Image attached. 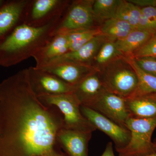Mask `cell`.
I'll return each mask as SVG.
<instances>
[{"instance_id":"6da1fadb","label":"cell","mask_w":156,"mask_h":156,"mask_svg":"<svg viewBox=\"0 0 156 156\" xmlns=\"http://www.w3.org/2000/svg\"><path fill=\"white\" fill-rule=\"evenodd\" d=\"M63 115L32 89L27 68L0 83V156H65L58 151Z\"/></svg>"},{"instance_id":"7a4b0ae2","label":"cell","mask_w":156,"mask_h":156,"mask_svg":"<svg viewBox=\"0 0 156 156\" xmlns=\"http://www.w3.org/2000/svg\"><path fill=\"white\" fill-rule=\"evenodd\" d=\"M61 17L41 27H17L0 41V66L11 67L33 57L53 37Z\"/></svg>"},{"instance_id":"3957f363","label":"cell","mask_w":156,"mask_h":156,"mask_svg":"<svg viewBox=\"0 0 156 156\" xmlns=\"http://www.w3.org/2000/svg\"><path fill=\"white\" fill-rule=\"evenodd\" d=\"M98 72L108 92L128 98L136 91L137 76L126 56L116 58Z\"/></svg>"},{"instance_id":"277c9868","label":"cell","mask_w":156,"mask_h":156,"mask_svg":"<svg viewBox=\"0 0 156 156\" xmlns=\"http://www.w3.org/2000/svg\"><path fill=\"white\" fill-rule=\"evenodd\" d=\"M126 127L131 132V139L126 147L119 152V156H146L156 150L152 136L156 128V117L150 119L130 117Z\"/></svg>"},{"instance_id":"5b68a950","label":"cell","mask_w":156,"mask_h":156,"mask_svg":"<svg viewBox=\"0 0 156 156\" xmlns=\"http://www.w3.org/2000/svg\"><path fill=\"white\" fill-rule=\"evenodd\" d=\"M46 104L56 107L63 115L64 128L93 132L96 130L81 111L80 102L74 93L37 96Z\"/></svg>"},{"instance_id":"8992f818","label":"cell","mask_w":156,"mask_h":156,"mask_svg":"<svg viewBox=\"0 0 156 156\" xmlns=\"http://www.w3.org/2000/svg\"><path fill=\"white\" fill-rule=\"evenodd\" d=\"M95 0L71 1L58 21L54 35L97 28L93 12Z\"/></svg>"},{"instance_id":"52a82bcc","label":"cell","mask_w":156,"mask_h":156,"mask_svg":"<svg viewBox=\"0 0 156 156\" xmlns=\"http://www.w3.org/2000/svg\"><path fill=\"white\" fill-rule=\"evenodd\" d=\"M71 1L30 0L24 14L23 23L41 27L63 15Z\"/></svg>"},{"instance_id":"ba28073f","label":"cell","mask_w":156,"mask_h":156,"mask_svg":"<svg viewBox=\"0 0 156 156\" xmlns=\"http://www.w3.org/2000/svg\"><path fill=\"white\" fill-rule=\"evenodd\" d=\"M80 110L96 129L102 131L112 139L117 152L127 146L131 139V132L128 128L87 106L81 105Z\"/></svg>"},{"instance_id":"9c48e42d","label":"cell","mask_w":156,"mask_h":156,"mask_svg":"<svg viewBox=\"0 0 156 156\" xmlns=\"http://www.w3.org/2000/svg\"><path fill=\"white\" fill-rule=\"evenodd\" d=\"M30 83L37 96L73 93L75 87L56 76L35 66L27 68Z\"/></svg>"},{"instance_id":"30bf717a","label":"cell","mask_w":156,"mask_h":156,"mask_svg":"<svg viewBox=\"0 0 156 156\" xmlns=\"http://www.w3.org/2000/svg\"><path fill=\"white\" fill-rule=\"evenodd\" d=\"M88 108L123 127H126V122L130 117L126 98L105 90Z\"/></svg>"},{"instance_id":"8fae6325","label":"cell","mask_w":156,"mask_h":156,"mask_svg":"<svg viewBox=\"0 0 156 156\" xmlns=\"http://www.w3.org/2000/svg\"><path fill=\"white\" fill-rule=\"evenodd\" d=\"M30 0H8L0 9V41L23 22Z\"/></svg>"},{"instance_id":"7c38bea8","label":"cell","mask_w":156,"mask_h":156,"mask_svg":"<svg viewBox=\"0 0 156 156\" xmlns=\"http://www.w3.org/2000/svg\"><path fill=\"white\" fill-rule=\"evenodd\" d=\"M40 69L56 76L74 87L95 70L91 66L68 61L54 62Z\"/></svg>"},{"instance_id":"4fadbf2b","label":"cell","mask_w":156,"mask_h":156,"mask_svg":"<svg viewBox=\"0 0 156 156\" xmlns=\"http://www.w3.org/2000/svg\"><path fill=\"white\" fill-rule=\"evenodd\" d=\"M92 132L63 128L58 135V143L68 156H88V144Z\"/></svg>"},{"instance_id":"5bb4252c","label":"cell","mask_w":156,"mask_h":156,"mask_svg":"<svg viewBox=\"0 0 156 156\" xmlns=\"http://www.w3.org/2000/svg\"><path fill=\"white\" fill-rule=\"evenodd\" d=\"M69 52V43L66 34L54 35L44 48L34 56L35 67L41 68Z\"/></svg>"},{"instance_id":"9a60e30c","label":"cell","mask_w":156,"mask_h":156,"mask_svg":"<svg viewBox=\"0 0 156 156\" xmlns=\"http://www.w3.org/2000/svg\"><path fill=\"white\" fill-rule=\"evenodd\" d=\"M106 40V38L104 36L101 34H99L95 36L79 50L68 52L63 56L51 62L49 64L58 62L68 61L91 67L93 59Z\"/></svg>"},{"instance_id":"2e32d148","label":"cell","mask_w":156,"mask_h":156,"mask_svg":"<svg viewBox=\"0 0 156 156\" xmlns=\"http://www.w3.org/2000/svg\"><path fill=\"white\" fill-rule=\"evenodd\" d=\"M105 90L99 72L94 70L75 86L73 93L81 105L88 107Z\"/></svg>"},{"instance_id":"e0dca14e","label":"cell","mask_w":156,"mask_h":156,"mask_svg":"<svg viewBox=\"0 0 156 156\" xmlns=\"http://www.w3.org/2000/svg\"><path fill=\"white\" fill-rule=\"evenodd\" d=\"M131 118L150 119L156 117V93L126 98Z\"/></svg>"},{"instance_id":"ac0fdd59","label":"cell","mask_w":156,"mask_h":156,"mask_svg":"<svg viewBox=\"0 0 156 156\" xmlns=\"http://www.w3.org/2000/svg\"><path fill=\"white\" fill-rule=\"evenodd\" d=\"M155 32L134 29L127 36L115 41L118 50L126 57H131L133 53L143 46Z\"/></svg>"},{"instance_id":"d6986e66","label":"cell","mask_w":156,"mask_h":156,"mask_svg":"<svg viewBox=\"0 0 156 156\" xmlns=\"http://www.w3.org/2000/svg\"><path fill=\"white\" fill-rule=\"evenodd\" d=\"M98 28L107 39L115 42L124 38L134 29L128 23L117 17L107 20Z\"/></svg>"},{"instance_id":"ffe728a7","label":"cell","mask_w":156,"mask_h":156,"mask_svg":"<svg viewBox=\"0 0 156 156\" xmlns=\"http://www.w3.org/2000/svg\"><path fill=\"white\" fill-rule=\"evenodd\" d=\"M124 56L118 50L115 42L107 39L93 59L91 67L99 72L116 58Z\"/></svg>"},{"instance_id":"44dd1931","label":"cell","mask_w":156,"mask_h":156,"mask_svg":"<svg viewBox=\"0 0 156 156\" xmlns=\"http://www.w3.org/2000/svg\"><path fill=\"white\" fill-rule=\"evenodd\" d=\"M127 57L135 71L138 80L136 91L131 97L156 93V77L141 69L136 64L134 58Z\"/></svg>"},{"instance_id":"7402d4cb","label":"cell","mask_w":156,"mask_h":156,"mask_svg":"<svg viewBox=\"0 0 156 156\" xmlns=\"http://www.w3.org/2000/svg\"><path fill=\"white\" fill-rule=\"evenodd\" d=\"M122 0H95L93 12L98 27L104 22L115 17L117 9Z\"/></svg>"},{"instance_id":"603a6c76","label":"cell","mask_w":156,"mask_h":156,"mask_svg":"<svg viewBox=\"0 0 156 156\" xmlns=\"http://www.w3.org/2000/svg\"><path fill=\"white\" fill-rule=\"evenodd\" d=\"M141 9L129 1L122 0L115 17L126 21L134 29L138 28Z\"/></svg>"},{"instance_id":"cb8c5ba5","label":"cell","mask_w":156,"mask_h":156,"mask_svg":"<svg viewBox=\"0 0 156 156\" xmlns=\"http://www.w3.org/2000/svg\"><path fill=\"white\" fill-rule=\"evenodd\" d=\"M101 34L99 28L77 31L66 34L69 43V52L76 51L94 37Z\"/></svg>"},{"instance_id":"d4e9b609","label":"cell","mask_w":156,"mask_h":156,"mask_svg":"<svg viewBox=\"0 0 156 156\" xmlns=\"http://www.w3.org/2000/svg\"><path fill=\"white\" fill-rule=\"evenodd\" d=\"M131 57L133 58L142 57L156 58V31L143 46L132 54Z\"/></svg>"},{"instance_id":"484cf974","label":"cell","mask_w":156,"mask_h":156,"mask_svg":"<svg viewBox=\"0 0 156 156\" xmlns=\"http://www.w3.org/2000/svg\"><path fill=\"white\" fill-rule=\"evenodd\" d=\"M136 64L146 72L156 77V58L142 57L134 58Z\"/></svg>"},{"instance_id":"4316f807","label":"cell","mask_w":156,"mask_h":156,"mask_svg":"<svg viewBox=\"0 0 156 156\" xmlns=\"http://www.w3.org/2000/svg\"><path fill=\"white\" fill-rule=\"evenodd\" d=\"M140 9L143 15L156 31V8L146 7Z\"/></svg>"},{"instance_id":"83f0119b","label":"cell","mask_w":156,"mask_h":156,"mask_svg":"<svg viewBox=\"0 0 156 156\" xmlns=\"http://www.w3.org/2000/svg\"><path fill=\"white\" fill-rule=\"evenodd\" d=\"M140 8L152 7L156 8V0H129Z\"/></svg>"},{"instance_id":"f1b7e54d","label":"cell","mask_w":156,"mask_h":156,"mask_svg":"<svg viewBox=\"0 0 156 156\" xmlns=\"http://www.w3.org/2000/svg\"><path fill=\"white\" fill-rule=\"evenodd\" d=\"M101 156H115L114 153L112 142L110 141L107 144L105 150Z\"/></svg>"},{"instance_id":"f546056e","label":"cell","mask_w":156,"mask_h":156,"mask_svg":"<svg viewBox=\"0 0 156 156\" xmlns=\"http://www.w3.org/2000/svg\"><path fill=\"white\" fill-rule=\"evenodd\" d=\"M7 1L5 0H0V9L2 8L4 5H5Z\"/></svg>"},{"instance_id":"4dcf8cb0","label":"cell","mask_w":156,"mask_h":156,"mask_svg":"<svg viewBox=\"0 0 156 156\" xmlns=\"http://www.w3.org/2000/svg\"><path fill=\"white\" fill-rule=\"evenodd\" d=\"M154 141H155L156 143V139L154 140ZM146 156H156V150L154 152Z\"/></svg>"}]
</instances>
